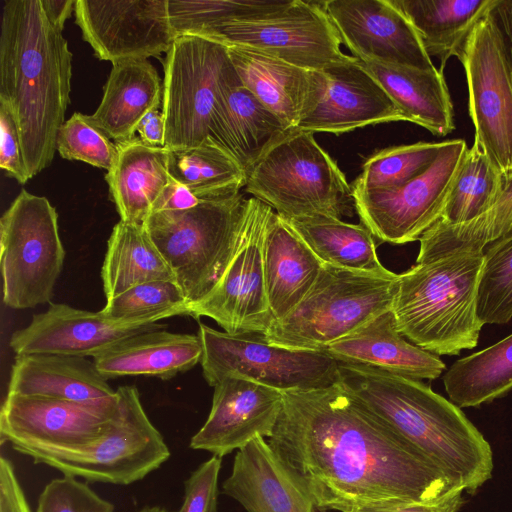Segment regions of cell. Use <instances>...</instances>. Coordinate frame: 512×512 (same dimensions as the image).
Wrapping results in <instances>:
<instances>
[{
	"mask_svg": "<svg viewBox=\"0 0 512 512\" xmlns=\"http://www.w3.org/2000/svg\"><path fill=\"white\" fill-rule=\"evenodd\" d=\"M268 439L320 511L431 502L463 490L339 383L283 392Z\"/></svg>",
	"mask_w": 512,
	"mask_h": 512,
	"instance_id": "6da1fadb",
	"label": "cell"
},
{
	"mask_svg": "<svg viewBox=\"0 0 512 512\" xmlns=\"http://www.w3.org/2000/svg\"><path fill=\"white\" fill-rule=\"evenodd\" d=\"M72 53L40 0H6L0 32V102L17 124L29 179L47 168L70 103Z\"/></svg>",
	"mask_w": 512,
	"mask_h": 512,
	"instance_id": "7a4b0ae2",
	"label": "cell"
},
{
	"mask_svg": "<svg viewBox=\"0 0 512 512\" xmlns=\"http://www.w3.org/2000/svg\"><path fill=\"white\" fill-rule=\"evenodd\" d=\"M339 384L371 414L475 493L492 477L489 442L461 408L420 380L338 362Z\"/></svg>",
	"mask_w": 512,
	"mask_h": 512,
	"instance_id": "3957f363",
	"label": "cell"
},
{
	"mask_svg": "<svg viewBox=\"0 0 512 512\" xmlns=\"http://www.w3.org/2000/svg\"><path fill=\"white\" fill-rule=\"evenodd\" d=\"M484 251L416 263L399 274L392 312L401 334L435 355L474 348L483 324L477 291Z\"/></svg>",
	"mask_w": 512,
	"mask_h": 512,
	"instance_id": "277c9868",
	"label": "cell"
},
{
	"mask_svg": "<svg viewBox=\"0 0 512 512\" xmlns=\"http://www.w3.org/2000/svg\"><path fill=\"white\" fill-rule=\"evenodd\" d=\"M313 135L289 130L247 171L245 191L284 219H341L354 208L351 185Z\"/></svg>",
	"mask_w": 512,
	"mask_h": 512,
	"instance_id": "5b68a950",
	"label": "cell"
},
{
	"mask_svg": "<svg viewBox=\"0 0 512 512\" xmlns=\"http://www.w3.org/2000/svg\"><path fill=\"white\" fill-rule=\"evenodd\" d=\"M245 202L241 193L203 200L188 210L151 213L144 222L190 307L214 289L228 267Z\"/></svg>",
	"mask_w": 512,
	"mask_h": 512,
	"instance_id": "8992f818",
	"label": "cell"
},
{
	"mask_svg": "<svg viewBox=\"0 0 512 512\" xmlns=\"http://www.w3.org/2000/svg\"><path fill=\"white\" fill-rule=\"evenodd\" d=\"M399 274L381 276L323 264L308 294L263 339L296 350L322 351L392 309Z\"/></svg>",
	"mask_w": 512,
	"mask_h": 512,
	"instance_id": "52a82bcc",
	"label": "cell"
},
{
	"mask_svg": "<svg viewBox=\"0 0 512 512\" xmlns=\"http://www.w3.org/2000/svg\"><path fill=\"white\" fill-rule=\"evenodd\" d=\"M238 79L226 45L199 36L177 37L164 60V147L184 150L211 138L221 97Z\"/></svg>",
	"mask_w": 512,
	"mask_h": 512,
	"instance_id": "ba28073f",
	"label": "cell"
},
{
	"mask_svg": "<svg viewBox=\"0 0 512 512\" xmlns=\"http://www.w3.org/2000/svg\"><path fill=\"white\" fill-rule=\"evenodd\" d=\"M118 412L108 430L89 445L40 451L30 457L63 475L87 482L129 485L158 469L171 453L148 418L134 386L116 389Z\"/></svg>",
	"mask_w": 512,
	"mask_h": 512,
	"instance_id": "9c48e42d",
	"label": "cell"
},
{
	"mask_svg": "<svg viewBox=\"0 0 512 512\" xmlns=\"http://www.w3.org/2000/svg\"><path fill=\"white\" fill-rule=\"evenodd\" d=\"M64 259L56 209L22 190L0 219L4 303L29 309L50 302Z\"/></svg>",
	"mask_w": 512,
	"mask_h": 512,
	"instance_id": "30bf717a",
	"label": "cell"
},
{
	"mask_svg": "<svg viewBox=\"0 0 512 512\" xmlns=\"http://www.w3.org/2000/svg\"><path fill=\"white\" fill-rule=\"evenodd\" d=\"M201 366L215 386L229 375L245 377L281 392L312 390L339 382L338 362L323 351L272 345L258 334L231 335L199 323Z\"/></svg>",
	"mask_w": 512,
	"mask_h": 512,
	"instance_id": "8fae6325",
	"label": "cell"
},
{
	"mask_svg": "<svg viewBox=\"0 0 512 512\" xmlns=\"http://www.w3.org/2000/svg\"><path fill=\"white\" fill-rule=\"evenodd\" d=\"M274 210L246 199L234 255L214 289L190 307V316L213 319L231 335H264L274 322L266 293L263 248Z\"/></svg>",
	"mask_w": 512,
	"mask_h": 512,
	"instance_id": "7c38bea8",
	"label": "cell"
},
{
	"mask_svg": "<svg viewBox=\"0 0 512 512\" xmlns=\"http://www.w3.org/2000/svg\"><path fill=\"white\" fill-rule=\"evenodd\" d=\"M467 150L463 139L444 141L431 166L402 186L352 191L361 223L382 242L405 244L419 240L441 218Z\"/></svg>",
	"mask_w": 512,
	"mask_h": 512,
	"instance_id": "4fadbf2b",
	"label": "cell"
},
{
	"mask_svg": "<svg viewBox=\"0 0 512 512\" xmlns=\"http://www.w3.org/2000/svg\"><path fill=\"white\" fill-rule=\"evenodd\" d=\"M226 46H243L294 66L323 71L347 60L338 31L321 2L294 0L268 18L233 22L205 37Z\"/></svg>",
	"mask_w": 512,
	"mask_h": 512,
	"instance_id": "5bb4252c",
	"label": "cell"
},
{
	"mask_svg": "<svg viewBox=\"0 0 512 512\" xmlns=\"http://www.w3.org/2000/svg\"><path fill=\"white\" fill-rule=\"evenodd\" d=\"M466 74L474 142L504 174H512V80L499 39L484 17L458 57Z\"/></svg>",
	"mask_w": 512,
	"mask_h": 512,
	"instance_id": "9a60e30c",
	"label": "cell"
},
{
	"mask_svg": "<svg viewBox=\"0 0 512 512\" xmlns=\"http://www.w3.org/2000/svg\"><path fill=\"white\" fill-rule=\"evenodd\" d=\"M117 412L118 399L96 405L7 393L0 412L1 443L29 457L86 446L108 430Z\"/></svg>",
	"mask_w": 512,
	"mask_h": 512,
	"instance_id": "2e32d148",
	"label": "cell"
},
{
	"mask_svg": "<svg viewBox=\"0 0 512 512\" xmlns=\"http://www.w3.org/2000/svg\"><path fill=\"white\" fill-rule=\"evenodd\" d=\"M74 13L97 58L112 64L158 57L177 39L168 0H76Z\"/></svg>",
	"mask_w": 512,
	"mask_h": 512,
	"instance_id": "e0dca14e",
	"label": "cell"
},
{
	"mask_svg": "<svg viewBox=\"0 0 512 512\" xmlns=\"http://www.w3.org/2000/svg\"><path fill=\"white\" fill-rule=\"evenodd\" d=\"M321 3L353 57L421 70L436 69L416 30L390 0Z\"/></svg>",
	"mask_w": 512,
	"mask_h": 512,
	"instance_id": "ac0fdd59",
	"label": "cell"
},
{
	"mask_svg": "<svg viewBox=\"0 0 512 512\" xmlns=\"http://www.w3.org/2000/svg\"><path fill=\"white\" fill-rule=\"evenodd\" d=\"M283 406V392L229 375L215 386L210 413L190 448L223 457L257 437L270 438Z\"/></svg>",
	"mask_w": 512,
	"mask_h": 512,
	"instance_id": "d6986e66",
	"label": "cell"
},
{
	"mask_svg": "<svg viewBox=\"0 0 512 512\" xmlns=\"http://www.w3.org/2000/svg\"><path fill=\"white\" fill-rule=\"evenodd\" d=\"M157 323L121 322L62 303H51L35 314L9 341L16 354H55L94 357L98 353L136 334L160 329Z\"/></svg>",
	"mask_w": 512,
	"mask_h": 512,
	"instance_id": "ffe728a7",
	"label": "cell"
},
{
	"mask_svg": "<svg viewBox=\"0 0 512 512\" xmlns=\"http://www.w3.org/2000/svg\"><path fill=\"white\" fill-rule=\"evenodd\" d=\"M323 72V94L315 109L295 129L339 135L368 125L406 121L359 59L350 56Z\"/></svg>",
	"mask_w": 512,
	"mask_h": 512,
	"instance_id": "44dd1931",
	"label": "cell"
},
{
	"mask_svg": "<svg viewBox=\"0 0 512 512\" xmlns=\"http://www.w3.org/2000/svg\"><path fill=\"white\" fill-rule=\"evenodd\" d=\"M227 48L243 86L288 129L315 109L325 88L323 71L306 70L249 47Z\"/></svg>",
	"mask_w": 512,
	"mask_h": 512,
	"instance_id": "7402d4cb",
	"label": "cell"
},
{
	"mask_svg": "<svg viewBox=\"0 0 512 512\" xmlns=\"http://www.w3.org/2000/svg\"><path fill=\"white\" fill-rule=\"evenodd\" d=\"M222 493L247 512H314L313 499L297 475L278 457L265 438L239 449Z\"/></svg>",
	"mask_w": 512,
	"mask_h": 512,
	"instance_id": "603a6c76",
	"label": "cell"
},
{
	"mask_svg": "<svg viewBox=\"0 0 512 512\" xmlns=\"http://www.w3.org/2000/svg\"><path fill=\"white\" fill-rule=\"evenodd\" d=\"M322 351L340 363L373 367L416 380H434L446 369L440 357L416 346L401 334L392 309Z\"/></svg>",
	"mask_w": 512,
	"mask_h": 512,
	"instance_id": "cb8c5ba5",
	"label": "cell"
},
{
	"mask_svg": "<svg viewBox=\"0 0 512 512\" xmlns=\"http://www.w3.org/2000/svg\"><path fill=\"white\" fill-rule=\"evenodd\" d=\"M7 393L96 405L117 399L93 361L55 354L16 356Z\"/></svg>",
	"mask_w": 512,
	"mask_h": 512,
	"instance_id": "d4e9b609",
	"label": "cell"
},
{
	"mask_svg": "<svg viewBox=\"0 0 512 512\" xmlns=\"http://www.w3.org/2000/svg\"><path fill=\"white\" fill-rule=\"evenodd\" d=\"M264 276L274 321L288 316L316 282L323 263L276 212L265 234Z\"/></svg>",
	"mask_w": 512,
	"mask_h": 512,
	"instance_id": "484cf974",
	"label": "cell"
},
{
	"mask_svg": "<svg viewBox=\"0 0 512 512\" xmlns=\"http://www.w3.org/2000/svg\"><path fill=\"white\" fill-rule=\"evenodd\" d=\"M198 335L160 329L129 337L98 353L93 362L106 378L154 376L168 380L201 362Z\"/></svg>",
	"mask_w": 512,
	"mask_h": 512,
	"instance_id": "4316f807",
	"label": "cell"
},
{
	"mask_svg": "<svg viewBox=\"0 0 512 512\" xmlns=\"http://www.w3.org/2000/svg\"><path fill=\"white\" fill-rule=\"evenodd\" d=\"M162 100L163 86L155 67L146 59L122 60L113 63L101 102L90 118L110 139L128 141Z\"/></svg>",
	"mask_w": 512,
	"mask_h": 512,
	"instance_id": "83f0119b",
	"label": "cell"
},
{
	"mask_svg": "<svg viewBox=\"0 0 512 512\" xmlns=\"http://www.w3.org/2000/svg\"><path fill=\"white\" fill-rule=\"evenodd\" d=\"M289 130L238 79L221 97L211 138L234 155L247 173Z\"/></svg>",
	"mask_w": 512,
	"mask_h": 512,
	"instance_id": "f1b7e54d",
	"label": "cell"
},
{
	"mask_svg": "<svg viewBox=\"0 0 512 512\" xmlns=\"http://www.w3.org/2000/svg\"><path fill=\"white\" fill-rule=\"evenodd\" d=\"M117 157L106 182L120 220L143 225L170 179L169 150L140 138L116 142Z\"/></svg>",
	"mask_w": 512,
	"mask_h": 512,
	"instance_id": "f546056e",
	"label": "cell"
},
{
	"mask_svg": "<svg viewBox=\"0 0 512 512\" xmlns=\"http://www.w3.org/2000/svg\"><path fill=\"white\" fill-rule=\"evenodd\" d=\"M360 62L383 87L406 121L437 136H446L455 129L453 105L442 70Z\"/></svg>",
	"mask_w": 512,
	"mask_h": 512,
	"instance_id": "4dcf8cb0",
	"label": "cell"
},
{
	"mask_svg": "<svg viewBox=\"0 0 512 512\" xmlns=\"http://www.w3.org/2000/svg\"><path fill=\"white\" fill-rule=\"evenodd\" d=\"M409 20L427 52L441 61V70L459 57L476 24L494 0H390Z\"/></svg>",
	"mask_w": 512,
	"mask_h": 512,
	"instance_id": "1f68e13d",
	"label": "cell"
},
{
	"mask_svg": "<svg viewBox=\"0 0 512 512\" xmlns=\"http://www.w3.org/2000/svg\"><path fill=\"white\" fill-rule=\"evenodd\" d=\"M284 220L323 264L381 276L394 274L380 262L374 236L362 223L323 215Z\"/></svg>",
	"mask_w": 512,
	"mask_h": 512,
	"instance_id": "d6a6232c",
	"label": "cell"
},
{
	"mask_svg": "<svg viewBox=\"0 0 512 512\" xmlns=\"http://www.w3.org/2000/svg\"><path fill=\"white\" fill-rule=\"evenodd\" d=\"M106 299L151 281H175L169 264L140 224L120 220L107 242L101 268Z\"/></svg>",
	"mask_w": 512,
	"mask_h": 512,
	"instance_id": "836d02e7",
	"label": "cell"
},
{
	"mask_svg": "<svg viewBox=\"0 0 512 512\" xmlns=\"http://www.w3.org/2000/svg\"><path fill=\"white\" fill-rule=\"evenodd\" d=\"M444 387L459 408L478 407L512 390V333L497 343L455 361Z\"/></svg>",
	"mask_w": 512,
	"mask_h": 512,
	"instance_id": "e575fe53",
	"label": "cell"
},
{
	"mask_svg": "<svg viewBox=\"0 0 512 512\" xmlns=\"http://www.w3.org/2000/svg\"><path fill=\"white\" fill-rule=\"evenodd\" d=\"M168 169L201 201L237 195L247 180L242 164L212 138L196 147L169 150Z\"/></svg>",
	"mask_w": 512,
	"mask_h": 512,
	"instance_id": "d590c367",
	"label": "cell"
},
{
	"mask_svg": "<svg viewBox=\"0 0 512 512\" xmlns=\"http://www.w3.org/2000/svg\"><path fill=\"white\" fill-rule=\"evenodd\" d=\"M512 232V174L505 176L496 203L478 218L459 225L436 222L419 239L416 263L445 255L484 251L491 242Z\"/></svg>",
	"mask_w": 512,
	"mask_h": 512,
	"instance_id": "8d00e7d4",
	"label": "cell"
},
{
	"mask_svg": "<svg viewBox=\"0 0 512 512\" xmlns=\"http://www.w3.org/2000/svg\"><path fill=\"white\" fill-rule=\"evenodd\" d=\"M504 179V174L474 142L466 152L437 222L459 225L478 218L499 199Z\"/></svg>",
	"mask_w": 512,
	"mask_h": 512,
	"instance_id": "74e56055",
	"label": "cell"
},
{
	"mask_svg": "<svg viewBox=\"0 0 512 512\" xmlns=\"http://www.w3.org/2000/svg\"><path fill=\"white\" fill-rule=\"evenodd\" d=\"M294 0H168V14L177 37L199 36L233 22L268 18Z\"/></svg>",
	"mask_w": 512,
	"mask_h": 512,
	"instance_id": "f35d334b",
	"label": "cell"
},
{
	"mask_svg": "<svg viewBox=\"0 0 512 512\" xmlns=\"http://www.w3.org/2000/svg\"><path fill=\"white\" fill-rule=\"evenodd\" d=\"M443 142H417L381 149L366 159L352 191L388 190L402 186L426 171Z\"/></svg>",
	"mask_w": 512,
	"mask_h": 512,
	"instance_id": "ab89813d",
	"label": "cell"
},
{
	"mask_svg": "<svg viewBox=\"0 0 512 512\" xmlns=\"http://www.w3.org/2000/svg\"><path fill=\"white\" fill-rule=\"evenodd\" d=\"M100 312L115 321L157 323L189 315L190 304L177 282L160 280L133 286L107 299Z\"/></svg>",
	"mask_w": 512,
	"mask_h": 512,
	"instance_id": "60d3db41",
	"label": "cell"
},
{
	"mask_svg": "<svg viewBox=\"0 0 512 512\" xmlns=\"http://www.w3.org/2000/svg\"><path fill=\"white\" fill-rule=\"evenodd\" d=\"M477 291V313L481 323L506 324L512 319V232L491 242Z\"/></svg>",
	"mask_w": 512,
	"mask_h": 512,
	"instance_id": "b9f144b4",
	"label": "cell"
},
{
	"mask_svg": "<svg viewBox=\"0 0 512 512\" xmlns=\"http://www.w3.org/2000/svg\"><path fill=\"white\" fill-rule=\"evenodd\" d=\"M56 150L67 160H77L109 171L117 157V145L98 128L90 115L74 113L60 127Z\"/></svg>",
	"mask_w": 512,
	"mask_h": 512,
	"instance_id": "7bdbcfd3",
	"label": "cell"
},
{
	"mask_svg": "<svg viewBox=\"0 0 512 512\" xmlns=\"http://www.w3.org/2000/svg\"><path fill=\"white\" fill-rule=\"evenodd\" d=\"M36 512H114V505L87 483L63 475L45 485L38 497Z\"/></svg>",
	"mask_w": 512,
	"mask_h": 512,
	"instance_id": "ee69618b",
	"label": "cell"
},
{
	"mask_svg": "<svg viewBox=\"0 0 512 512\" xmlns=\"http://www.w3.org/2000/svg\"><path fill=\"white\" fill-rule=\"evenodd\" d=\"M222 458L213 455L184 481L183 502L177 512H219L218 478Z\"/></svg>",
	"mask_w": 512,
	"mask_h": 512,
	"instance_id": "f6af8a7d",
	"label": "cell"
},
{
	"mask_svg": "<svg viewBox=\"0 0 512 512\" xmlns=\"http://www.w3.org/2000/svg\"><path fill=\"white\" fill-rule=\"evenodd\" d=\"M0 167L18 183L29 180L17 124L6 104L0 102Z\"/></svg>",
	"mask_w": 512,
	"mask_h": 512,
	"instance_id": "bcb514c9",
	"label": "cell"
},
{
	"mask_svg": "<svg viewBox=\"0 0 512 512\" xmlns=\"http://www.w3.org/2000/svg\"><path fill=\"white\" fill-rule=\"evenodd\" d=\"M0 512H31L12 461L0 458Z\"/></svg>",
	"mask_w": 512,
	"mask_h": 512,
	"instance_id": "7dc6e473",
	"label": "cell"
},
{
	"mask_svg": "<svg viewBox=\"0 0 512 512\" xmlns=\"http://www.w3.org/2000/svg\"><path fill=\"white\" fill-rule=\"evenodd\" d=\"M512 80V0H494L488 14Z\"/></svg>",
	"mask_w": 512,
	"mask_h": 512,
	"instance_id": "c3c4849f",
	"label": "cell"
},
{
	"mask_svg": "<svg viewBox=\"0 0 512 512\" xmlns=\"http://www.w3.org/2000/svg\"><path fill=\"white\" fill-rule=\"evenodd\" d=\"M463 492V490H459L431 502L401 503L390 506L363 508L351 512H458L465 503Z\"/></svg>",
	"mask_w": 512,
	"mask_h": 512,
	"instance_id": "681fc988",
	"label": "cell"
},
{
	"mask_svg": "<svg viewBox=\"0 0 512 512\" xmlns=\"http://www.w3.org/2000/svg\"><path fill=\"white\" fill-rule=\"evenodd\" d=\"M200 202L201 200L187 186L170 176L169 182L155 201L151 213L188 210Z\"/></svg>",
	"mask_w": 512,
	"mask_h": 512,
	"instance_id": "f907efd6",
	"label": "cell"
},
{
	"mask_svg": "<svg viewBox=\"0 0 512 512\" xmlns=\"http://www.w3.org/2000/svg\"><path fill=\"white\" fill-rule=\"evenodd\" d=\"M139 138L153 147L165 146V121L162 112L154 110L143 117L137 126Z\"/></svg>",
	"mask_w": 512,
	"mask_h": 512,
	"instance_id": "816d5d0a",
	"label": "cell"
},
{
	"mask_svg": "<svg viewBox=\"0 0 512 512\" xmlns=\"http://www.w3.org/2000/svg\"><path fill=\"white\" fill-rule=\"evenodd\" d=\"M50 24L62 32L65 22L75 9L76 0H40Z\"/></svg>",
	"mask_w": 512,
	"mask_h": 512,
	"instance_id": "f5cc1de1",
	"label": "cell"
},
{
	"mask_svg": "<svg viewBox=\"0 0 512 512\" xmlns=\"http://www.w3.org/2000/svg\"><path fill=\"white\" fill-rule=\"evenodd\" d=\"M138 512H171L160 506H145Z\"/></svg>",
	"mask_w": 512,
	"mask_h": 512,
	"instance_id": "db71d44e",
	"label": "cell"
}]
</instances>
